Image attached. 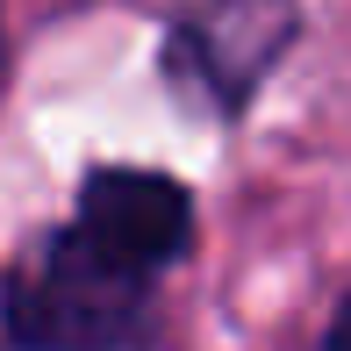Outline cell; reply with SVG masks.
<instances>
[{"mask_svg":"<svg viewBox=\"0 0 351 351\" xmlns=\"http://www.w3.org/2000/svg\"><path fill=\"white\" fill-rule=\"evenodd\" d=\"M158 323V273L65 222L0 273V330L14 351H136Z\"/></svg>","mask_w":351,"mask_h":351,"instance_id":"cell-1","label":"cell"},{"mask_svg":"<svg viewBox=\"0 0 351 351\" xmlns=\"http://www.w3.org/2000/svg\"><path fill=\"white\" fill-rule=\"evenodd\" d=\"M315 351H351V294L337 301V315H330V330H323V344Z\"/></svg>","mask_w":351,"mask_h":351,"instance_id":"cell-4","label":"cell"},{"mask_svg":"<svg viewBox=\"0 0 351 351\" xmlns=\"http://www.w3.org/2000/svg\"><path fill=\"white\" fill-rule=\"evenodd\" d=\"M101 244H115L122 258H136L143 273H165L186 258L194 244V194L165 172H136V165H101L79 186V215Z\"/></svg>","mask_w":351,"mask_h":351,"instance_id":"cell-3","label":"cell"},{"mask_svg":"<svg viewBox=\"0 0 351 351\" xmlns=\"http://www.w3.org/2000/svg\"><path fill=\"white\" fill-rule=\"evenodd\" d=\"M294 36H301L294 0H201L165 36V79L186 101H201V108L237 122L244 101L265 86V72L287 58Z\"/></svg>","mask_w":351,"mask_h":351,"instance_id":"cell-2","label":"cell"}]
</instances>
